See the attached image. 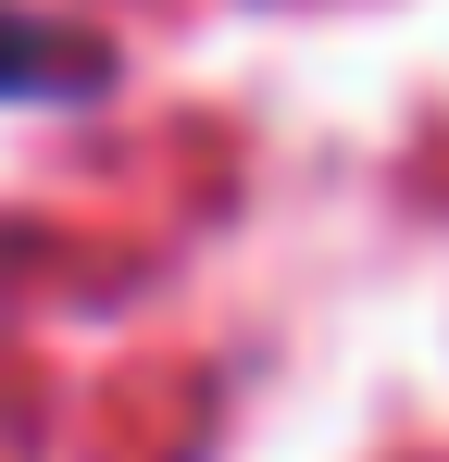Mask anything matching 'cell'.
<instances>
[{
  "mask_svg": "<svg viewBox=\"0 0 449 462\" xmlns=\"http://www.w3.org/2000/svg\"><path fill=\"white\" fill-rule=\"evenodd\" d=\"M100 76V51L63 38V25H13V0H0V88H87Z\"/></svg>",
  "mask_w": 449,
  "mask_h": 462,
  "instance_id": "6da1fadb",
  "label": "cell"
}]
</instances>
